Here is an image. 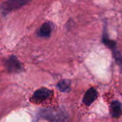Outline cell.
Masks as SVG:
<instances>
[{
    "label": "cell",
    "mask_w": 122,
    "mask_h": 122,
    "mask_svg": "<svg viewBox=\"0 0 122 122\" xmlns=\"http://www.w3.org/2000/svg\"><path fill=\"white\" fill-rule=\"evenodd\" d=\"M41 116L51 122H70L66 112L61 109H46L41 112Z\"/></svg>",
    "instance_id": "cell-1"
},
{
    "label": "cell",
    "mask_w": 122,
    "mask_h": 122,
    "mask_svg": "<svg viewBox=\"0 0 122 122\" xmlns=\"http://www.w3.org/2000/svg\"><path fill=\"white\" fill-rule=\"evenodd\" d=\"M52 94V92L46 88H41L36 90L31 97V101L34 103H40L48 99Z\"/></svg>",
    "instance_id": "cell-2"
},
{
    "label": "cell",
    "mask_w": 122,
    "mask_h": 122,
    "mask_svg": "<svg viewBox=\"0 0 122 122\" xmlns=\"http://www.w3.org/2000/svg\"><path fill=\"white\" fill-rule=\"evenodd\" d=\"M5 66H6V69L9 72H18L22 69V66L19 61L14 56H10L6 61Z\"/></svg>",
    "instance_id": "cell-3"
},
{
    "label": "cell",
    "mask_w": 122,
    "mask_h": 122,
    "mask_svg": "<svg viewBox=\"0 0 122 122\" xmlns=\"http://www.w3.org/2000/svg\"><path fill=\"white\" fill-rule=\"evenodd\" d=\"M97 97H98L97 91L94 88L92 87V88L89 89L86 91V92L85 93V94L83 97V99H82V102L86 106H90L97 99Z\"/></svg>",
    "instance_id": "cell-4"
},
{
    "label": "cell",
    "mask_w": 122,
    "mask_h": 122,
    "mask_svg": "<svg viewBox=\"0 0 122 122\" xmlns=\"http://www.w3.org/2000/svg\"><path fill=\"white\" fill-rule=\"evenodd\" d=\"M28 3L26 1H21V0H11L6 1L3 4L2 8L4 9V11H9L13 9H18L21 6H22L24 4H26Z\"/></svg>",
    "instance_id": "cell-5"
},
{
    "label": "cell",
    "mask_w": 122,
    "mask_h": 122,
    "mask_svg": "<svg viewBox=\"0 0 122 122\" xmlns=\"http://www.w3.org/2000/svg\"><path fill=\"white\" fill-rule=\"evenodd\" d=\"M111 114L114 118H119L122 114V104L119 101H113L110 104Z\"/></svg>",
    "instance_id": "cell-6"
},
{
    "label": "cell",
    "mask_w": 122,
    "mask_h": 122,
    "mask_svg": "<svg viewBox=\"0 0 122 122\" xmlns=\"http://www.w3.org/2000/svg\"><path fill=\"white\" fill-rule=\"evenodd\" d=\"M52 31V25L49 22H46L42 24L39 30V36L41 37H49Z\"/></svg>",
    "instance_id": "cell-7"
},
{
    "label": "cell",
    "mask_w": 122,
    "mask_h": 122,
    "mask_svg": "<svg viewBox=\"0 0 122 122\" xmlns=\"http://www.w3.org/2000/svg\"><path fill=\"white\" fill-rule=\"evenodd\" d=\"M102 41H103V43H104L107 46H108L109 49H112L113 51H114V50H116L115 48H116V44H117V43H116L115 41H113V40H112V39H110L109 38L108 34H107V31L106 28H104V33H103V36H102Z\"/></svg>",
    "instance_id": "cell-8"
},
{
    "label": "cell",
    "mask_w": 122,
    "mask_h": 122,
    "mask_svg": "<svg viewBox=\"0 0 122 122\" xmlns=\"http://www.w3.org/2000/svg\"><path fill=\"white\" fill-rule=\"evenodd\" d=\"M71 81L69 80H61L57 84V88L61 92H69L71 90Z\"/></svg>",
    "instance_id": "cell-9"
},
{
    "label": "cell",
    "mask_w": 122,
    "mask_h": 122,
    "mask_svg": "<svg viewBox=\"0 0 122 122\" xmlns=\"http://www.w3.org/2000/svg\"><path fill=\"white\" fill-rule=\"evenodd\" d=\"M113 55L114 57V59L116 61V63L117 64L118 66H119L122 69V54L117 51V50H114L113 51Z\"/></svg>",
    "instance_id": "cell-10"
}]
</instances>
